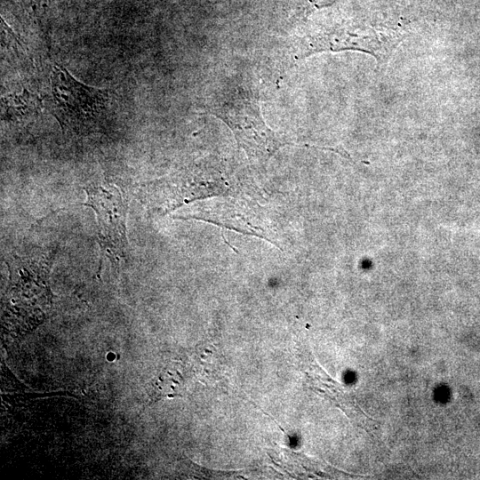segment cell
Wrapping results in <instances>:
<instances>
[{
  "mask_svg": "<svg viewBox=\"0 0 480 480\" xmlns=\"http://www.w3.org/2000/svg\"><path fill=\"white\" fill-rule=\"evenodd\" d=\"M260 98L252 82H225L211 97L206 111L229 127L250 158L266 161L291 142L267 125Z\"/></svg>",
  "mask_w": 480,
  "mask_h": 480,
  "instance_id": "obj_1",
  "label": "cell"
},
{
  "mask_svg": "<svg viewBox=\"0 0 480 480\" xmlns=\"http://www.w3.org/2000/svg\"><path fill=\"white\" fill-rule=\"evenodd\" d=\"M50 108L63 128L90 132L110 112L109 91L88 86L62 66L54 64L50 76Z\"/></svg>",
  "mask_w": 480,
  "mask_h": 480,
  "instance_id": "obj_2",
  "label": "cell"
},
{
  "mask_svg": "<svg viewBox=\"0 0 480 480\" xmlns=\"http://www.w3.org/2000/svg\"><path fill=\"white\" fill-rule=\"evenodd\" d=\"M84 189L86 201L83 204L91 207L97 217L100 263L105 256L114 261L126 258V196L117 186L111 183L90 184Z\"/></svg>",
  "mask_w": 480,
  "mask_h": 480,
  "instance_id": "obj_3",
  "label": "cell"
},
{
  "mask_svg": "<svg viewBox=\"0 0 480 480\" xmlns=\"http://www.w3.org/2000/svg\"><path fill=\"white\" fill-rule=\"evenodd\" d=\"M6 263L10 271V312H30L32 319L38 323L51 300L47 262L12 255Z\"/></svg>",
  "mask_w": 480,
  "mask_h": 480,
  "instance_id": "obj_4",
  "label": "cell"
}]
</instances>
